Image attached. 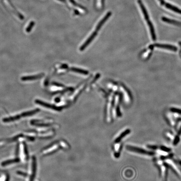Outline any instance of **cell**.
<instances>
[{"instance_id":"cell-2","label":"cell","mask_w":181,"mask_h":181,"mask_svg":"<svg viewBox=\"0 0 181 181\" xmlns=\"http://www.w3.org/2000/svg\"><path fill=\"white\" fill-rule=\"evenodd\" d=\"M138 2L140 9H141L142 11L143 14L144 16V18L146 22H147V24L149 26L152 39L154 40H155V39H156V36H155V30H154V26H153L150 20L148 12H147V10H146L145 6L143 4L142 1L141 0H138Z\"/></svg>"},{"instance_id":"cell-5","label":"cell","mask_w":181,"mask_h":181,"mask_svg":"<svg viewBox=\"0 0 181 181\" xmlns=\"http://www.w3.org/2000/svg\"><path fill=\"white\" fill-rule=\"evenodd\" d=\"M127 148L129 150L132 151L136 152V153H140V154H146V155H153L155 154V153L153 152L148 151L145 150L141 149L135 147H133L132 146H127Z\"/></svg>"},{"instance_id":"cell-8","label":"cell","mask_w":181,"mask_h":181,"mask_svg":"<svg viewBox=\"0 0 181 181\" xmlns=\"http://www.w3.org/2000/svg\"><path fill=\"white\" fill-rule=\"evenodd\" d=\"M5 3L6 5V6L7 7L8 9L11 11V12L14 14L15 15L18 17V18L20 19H23V17L21 15V14H19L18 11H16V9L14 8L13 7L12 5L11 4V3H10V2H9L8 0H5Z\"/></svg>"},{"instance_id":"cell-18","label":"cell","mask_w":181,"mask_h":181,"mask_svg":"<svg viewBox=\"0 0 181 181\" xmlns=\"http://www.w3.org/2000/svg\"><path fill=\"white\" fill-rule=\"evenodd\" d=\"M181 134V127L180 129H179V131L178 133L177 134V136H179Z\"/></svg>"},{"instance_id":"cell-13","label":"cell","mask_w":181,"mask_h":181,"mask_svg":"<svg viewBox=\"0 0 181 181\" xmlns=\"http://www.w3.org/2000/svg\"><path fill=\"white\" fill-rule=\"evenodd\" d=\"M161 150L165 152H170L171 150V149L169 148H168L164 147V146H162V147H161Z\"/></svg>"},{"instance_id":"cell-16","label":"cell","mask_w":181,"mask_h":181,"mask_svg":"<svg viewBox=\"0 0 181 181\" xmlns=\"http://www.w3.org/2000/svg\"><path fill=\"white\" fill-rule=\"evenodd\" d=\"M159 1L160 4L162 6H164L166 2H165L164 0H159Z\"/></svg>"},{"instance_id":"cell-6","label":"cell","mask_w":181,"mask_h":181,"mask_svg":"<svg viewBox=\"0 0 181 181\" xmlns=\"http://www.w3.org/2000/svg\"><path fill=\"white\" fill-rule=\"evenodd\" d=\"M44 76V74L40 73L39 74L35 75L25 76V77H22L21 80L24 81H32L40 79V78H42Z\"/></svg>"},{"instance_id":"cell-15","label":"cell","mask_w":181,"mask_h":181,"mask_svg":"<svg viewBox=\"0 0 181 181\" xmlns=\"http://www.w3.org/2000/svg\"><path fill=\"white\" fill-rule=\"evenodd\" d=\"M148 148H151V149H156L157 148H158V147H157L156 146H151V145H148Z\"/></svg>"},{"instance_id":"cell-17","label":"cell","mask_w":181,"mask_h":181,"mask_svg":"<svg viewBox=\"0 0 181 181\" xmlns=\"http://www.w3.org/2000/svg\"><path fill=\"white\" fill-rule=\"evenodd\" d=\"M168 174H165L164 180L163 181H167V178Z\"/></svg>"},{"instance_id":"cell-12","label":"cell","mask_w":181,"mask_h":181,"mask_svg":"<svg viewBox=\"0 0 181 181\" xmlns=\"http://www.w3.org/2000/svg\"><path fill=\"white\" fill-rule=\"evenodd\" d=\"M34 25V22H32L30 23V25H29V26H28V27L26 28V32H31V30H32V28H33Z\"/></svg>"},{"instance_id":"cell-10","label":"cell","mask_w":181,"mask_h":181,"mask_svg":"<svg viewBox=\"0 0 181 181\" xmlns=\"http://www.w3.org/2000/svg\"><path fill=\"white\" fill-rule=\"evenodd\" d=\"M164 5L167 8V9H170L171 11H174V12L181 14V9H179L177 7L174 6L170 4V3H166Z\"/></svg>"},{"instance_id":"cell-9","label":"cell","mask_w":181,"mask_h":181,"mask_svg":"<svg viewBox=\"0 0 181 181\" xmlns=\"http://www.w3.org/2000/svg\"><path fill=\"white\" fill-rule=\"evenodd\" d=\"M161 19H162V20L163 22H165L169 23V24H172V25H177V26H181V22L177 21L171 19L170 18H166L165 17H162Z\"/></svg>"},{"instance_id":"cell-4","label":"cell","mask_w":181,"mask_h":181,"mask_svg":"<svg viewBox=\"0 0 181 181\" xmlns=\"http://www.w3.org/2000/svg\"><path fill=\"white\" fill-rule=\"evenodd\" d=\"M17 153L20 157V159H21L22 161L25 162L27 161L28 159V155L27 148L25 143L21 142L19 144V146L18 147Z\"/></svg>"},{"instance_id":"cell-7","label":"cell","mask_w":181,"mask_h":181,"mask_svg":"<svg viewBox=\"0 0 181 181\" xmlns=\"http://www.w3.org/2000/svg\"><path fill=\"white\" fill-rule=\"evenodd\" d=\"M20 159L18 158H15L9 159L3 161L1 163V165L2 167H6L8 166L12 165L16 163H18V162H20Z\"/></svg>"},{"instance_id":"cell-14","label":"cell","mask_w":181,"mask_h":181,"mask_svg":"<svg viewBox=\"0 0 181 181\" xmlns=\"http://www.w3.org/2000/svg\"><path fill=\"white\" fill-rule=\"evenodd\" d=\"M179 136H177L176 137V138H175V140H174V145H176L177 144L179 143Z\"/></svg>"},{"instance_id":"cell-11","label":"cell","mask_w":181,"mask_h":181,"mask_svg":"<svg viewBox=\"0 0 181 181\" xmlns=\"http://www.w3.org/2000/svg\"><path fill=\"white\" fill-rule=\"evenodd\" d=\"M158 47H161V48H166V49H172V50H175L176 48L175 47H172L171 46L167 45H157Z\"/></svg>"},{"instance_id":"cell-1","label":"cell","mask_w":181,"mask_h":181,"mask_svg":"<svg viewBox=\"0 0 181 181\" xmlns=\"http://www.w3.org/2000/svg\"><path fill=\"white\" fill-rule=\"evenodd\" d=\"M40 111L39 109H36L34 110L30 111L25 112L22 113L14 115V116H11L8 117H6L3 119V122L5 123H11V122H14L17 120L20 119L22 117H28V116H32V115H35Z\"/></svg>"},{"instance_id":"cell-3","label":"cell","mask_w":181,"mask_h":181,"mask_svg":"<svg viewBox=\"0 0 181 181\" xmlns=\"http://www.w3.org/2000/svg\"><path fill=\"white\" fill-rule=\"evenodd\" d=\"M37 170V161L35 157L32 156L31 157L28 181H34L35 178Z\"/></svg>"}]
</instances>
